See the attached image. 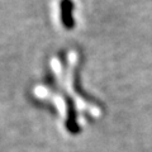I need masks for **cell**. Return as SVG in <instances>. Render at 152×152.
<instances>
[{"label":"cell","mask_w":152,"mask_h":152,"mask_svg":"<svg viewBox=\"0 0 152 152\" xmlns=\"http://www.w3.org/2000/svg\"><path fill=\"white\" fill-rule=\"evenodd\" d=\"M72 1L71 0H62L61 9H62V23L66 28L74 27V17H72Z\"/></svg>","instance_id":"6da1fadb"}]
</instances>
